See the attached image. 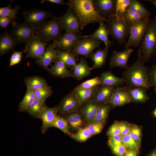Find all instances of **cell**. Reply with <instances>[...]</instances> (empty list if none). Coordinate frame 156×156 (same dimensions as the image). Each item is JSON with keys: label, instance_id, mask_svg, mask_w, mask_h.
<instances>
[{"label": "cell", "instance_id": "cell-1", "mask_svg": "<svg viewBox=\"0 0 156 156\" xmlns=\"http://www.w3.org/2000/svg\"><path fill=\"white\" fill-rule=\"evenodd\" d=\"M149 68L145 65L139 51L136 61L122 73V78L127 87H153L149 74Z\"/></svg>", "mask_w": 156, "mask_h": 156}, {"label": "cell", "instance_id": "cell-2", "mask_svg": "<svg viewBox=\"0 0 156 156\" xmlns=\"http://www.w3.org/2000/svg\"><path fill=\"white\" fill-rule=\"evenodd\" d=\"M68 4L77 18L81 30L91 23L105 22L106 19L96 10L93 0H69Z\"/></svg>", "mask_w": 156, "mask_h": 156}, {"label": "cell", "instance_id": "cell-3", "mask_svg": "<svg viewBox=\"0 0 156 156\" xmlns=\"http://www.w3.org/2000/svg\"><path fill=\"white\" fill-rule=\"evenodd\" d=\"M106 25L112 38L121 45L125 43L129 37L131 24L124 17H120L114 14L105 20Z\"/></svg>", "mask_w": 156, "mask_h": 156}, {"label": "cell", "instance_id": "cell-4", "mask_svg": "<svg viewBox=\"0 0 156 156\" xmlns=\"http://www.w3.org/2000/svg\"><path fill=\"white\" fill-rule=\"evenodd\" d=\"M60 17L53 16L35 27L34 34L43 41L48 43L55 41L62 35Z\"/></svg>", "mask_w": 156, "mask_h": 156}, {"label": "cell", "instance_id": "cell-5", "mask_svg": "<svg viewBox=\"0 0 156 156\" xmlns=\"http://www.w3.org/2000/svg\"><path fill=\"white\" fill-rule=\"evenodd\" d=\"M138 50L145 63L147 62L156 50V12L151 20L140 44Z\"/></svg>", "mask_w": 156, "mask_h": 156}, {"label": "cell", "instance_id": "cell-6", "mask_svg": "<svg viewBox=\"0 0 156 156\" xmlns=\"http://www.w3.org/2000/svg\"><path fill=\"white\" fill-rule=\"evenodd\" d=\"M150 21L145 18L131 25L128 39L124 45L125 49L139 45Z\"/></svg>", "mask_w": 156, "mask_h": 156}, {"label": "cell", "instance_id": "cell-7", "mask_svg": "<svg viewBox=\"0 0 156 156\" xmlns=\"http://www.w3.org/2000/svg\"><path fill=\"white\" fill-rule=\"evenodd\" d=\"M24 23L36 27L52 17V12L36 9L24 10L23 11Z\"/></svg>", "mask_w": 156, "mask_h": 156}, {"label": "cell", "instance_id": "cell-8", "mask_svg": "<svg viewBox=\"0 0 156 156\" xmlns=\"http://www.w3.org/2000/svg\"><path fill=\"white\" fill-rule=\"evenodd\" d=\"M35 27L17 22L12 25L10 34L16 44L21 43L26 44L34 34Z\"/></svg>", "mask_w": 156, "mask_h": 156}, {"label": "cell", "instance_id": "cell-9", "mask_svg": "<svg viewBox=\"0 0 156 156\" xmlns=\"http://www.w3.org/2000/svg\"><path fill=\"white\" fill-rule=\"evenodd\" d=\"M48 44V43L43 41L33 34L26 44L24 50L26 54L25 58L39 59L44 53Z\"/></svg>", "mask_w": 156, "mask_h": 156}, {"label": "cell", "instance_id": "cell-10", "mask_svg": "<svg viewBox=\"0 0 156 156\" xmlns=\"http://www.w3.org/2000/svg\"><path fill=\"white\" fill-rule=\"evenodd\" d=\"M101 41L91 38L87 37L80 39L72 50L76 55H81L86 57L90 56L92 51L100 47Z\"/></svg>", "mask_w": 156, "mask_h": 156}, {"label": "cell", "instance_id": "cell-11", "mask_svg": "<svg viewBox=\"0 0 156 156\" xmlns=\"http://www.w3.org/2000/svg\"><path fill=\"white\" fill-rule=\"evenodd\" d=\"M62 28L66 32L80 34L79 21L71 8L68 6L65 13L60 17Z\"/></svg>", "mask_w": 156, "mask_h": 156}, {"label": "cell", "instance_id": "cell-12", "mask_svg": "<svg viewBox=\"0 0 156 156\" xmlns=\"http://www.w3.org/2000/svg\"><path fill=\"white\" fill-rule=\"evenodd\" d=\"M82 38L80 34L66 32L52 44L56 48L64 50H70Z\"/></svg>", "mask_w": 156, "mask_h": 156}, {"label": "cell", "instance_id": "cell-13", "mask_svg": "<svg viewBox=\"0 0 156 156\" xmlns=\"http://www.w3.org/2000/svg\"><path fill=\"white\" fill-rule=\"evenodd\" d=\"M60 115L67 121L70 131L72 133V132L75 133L80 128L86 127L88 125L81 109L66 113Z\"/></svg>", "mask_w": 156, "mask_h": 156}, {"label": "cell", "instance_id": "cell-14", "mask_svg": "<svg viewBox=\"0 0 156 156\" xmlns=\"http://www.w3.org/2000/svg\"><path fill=\"white\" fill-rule=\"evenodd\" d=\"M81 105L73 91L64 96L58 106V115H61L69 112L81 109Z\"/></svg>", "mask_w": 156, "mask_h": 156}, {"label": "cell", "instance_id": "cell-15", "mask_svg": "<svg viewBox=\"0 0 156 156\" xmlns=\"http://www.w3.org/2000/svg\"><path fill=\"white\" fill-rule=\"evenodd\" d=\"M133 51L131 48L125 49L122 51H114L110 59V68L118 67L125 69L127 68L129 66L128 60Z\"/></svg>", "mask_w": 156, "mask_h": 156}, {"label": "cell", "instance_id": "cell-16", "mask_svg": "<svg viewBox=\"0 0 156 156\" xmlns=\"http://www.w3.org/2000/svg\"><path fill=\"white\" fill-rule=\"evenodd\" d=\"M117 0H94L96 10L102 17L106 19L115 14Z\"/></svg>", "mask_w": 156, "mask_h": 156}, {"label": "cell", "instance_id": "cell-17", "mask_svg": "<svg viewBox=\"0 0 156 156\" xmlns=\"http://www.w3.org/2000/svg\"><path fill=\"white\" fill-rule=\"evenodd\" d=\"M58 106L50 108L46 105L44 107L39 118L42 121L41 131L43 134L53 127L57 116L58 115Z\"/></svg>", "mask_w": 156, "mask_h": 156}, {"label": "cell", "instance_id": "cell-18", "mask_svg": "<svg viewBox=\"0 0 156 156\" xmlns=\"http://www.w3.org/2000/svg\"><path fill=\"white\" fill-rule=\"evenodd\" d=\"M116 87L100 85L92 99L98 102L102 106L110 103Z\"/></svg>", "mask_w": 156, "mask_h": 156}, {"label": "cell", "instance_id": "cell-19", "mask_svg": "<svg viewBox=\"0 0 156 156\" xmlns=\"http://www.w3.org/2000/svg\"><path fill=\"white\" fill-rule=\"evenodd\" d=\"M58 50L52 44L49 45L41 58L35 60L36 63L40 67L48 70V66L57 60Z\"/></svg>", "mask_w": 156, "mask_h": 156}, {"label": "cell", "instance_id": "cell-20", "mask_svg": "<svg viewBox=\"0 0 156 156\" xmlns=\"http://www.w3.org/2000/svg\"><path fill=\"white\" fill-rule=\"evenodd\" d=\"M131 102L126 86L116 87L110 102L112 107L122 106Z\"/></svg>", "mask_w": 156, "mask_h": 156}, {"label": "cell", "instance_id": "cell-21", "mask_svg": "<svg viewBox=\"0 0 156 156\" xmlns=\"http://www.w3.org/2000/svg\"><path fill=\"white\" fill-rule=\"evenodd\" d=\"M99 26L92 34L82 36V38L90 37L93 39L103 41L105 47H110L112 42L110 41L109 37L110 35L109 31L105 22L99 24Z\"/></svg>", "mask_w": 156, "mask_h": 156}, {"label": "cell", "instance_id": "cell-22", "mask_svg": "<svg viewBox=\"0 0 156 156\" xmlns=\"http://www.w3.org/2000/svg\"><path fill=\"white\" fill-rule=\"evenodd\" d=\"M72 70L71 77L80 80L89 76L93 69L89 66L86 60L81 58Z\"/></svg>", "mask_w": 156, "mask_h": 156}, {"label": "cell", "instance_id": "cell-23", "mask_svg": "<svg viewBox=\"0 0 156 156\" xmlns=\"http://www.w3.org/2000/svg\"><path fill=\"white\" fill-rule=\"evenodd\" d=\"M101 105L92 99L82 105L81 110L85 116L87 124H90Z\"/></svg>", "mask_w": 156, "mask_h": 156}, {"label": "cell", "instance_id": "cell-24", "mask_svg": "<svg viewBox=\"0 0 156 156\" xmlns=\"http://www.w3.org/2000/svg\"><path fill=\"white\" fill-rule=\"evenodd\" d=\"M126 88L131 102L143 103L149 99L147 93V89L145 87L129 88L126 86Z\"/></svg>", "mask_w": 156, "mask_h": 156}, {"label": "cell", "instance_id": "cell-25", "mask_svg": "<svg viewBox=\"0 0 156 156\" xmlns=\"http://www.w3.org/2000/svg\"><path fill=\"white\" fill-rule=\"evenodd\" d=\"M10 33L7 30L0 36V55L2 56L14 49L17 45Z\"/></svg>", "mask_w": 156, "mask_h": 156}, {"label": "cell", "instance_id": "cell-26", "mask_svg": "<svg viewBox=\"0 0 156 156\" xmlns=\"http://www.w3.org/2000/svg\"><path fill=\"white\" fill-rule=\"evenodd\" d=\"M47 71L52 76L56 77H68L71 76L72 71L67 68L62 62L57 60Z\"/></svg>", "mask_w": 156, "mask_h": 156}, {"label": "cell", "instance_id": "cell-27", "mask_svg": "<svg viewBox=\"0 0 156 156\" xmlns=\"http://www.w3.org/2000/svg\"><path fill=\"white\" fill-rule=\"evenodd\" d=\"M99 77L101 85L116 87L125 83L122 78L116 76L111 71L104 72L101 74Z\"/></svg>", "mask_w": 156, "mask_h": 156}, {"label": "cell", "instance_id": "cell-28", "mask_svg": "<svg viewBox=\"0 0 156 156\" xmlns=\"http://www.w3.org/2000/svg\"><path fill=\"white\" fill-rule=\"evenodd\" d=\"M108 47H105L102 49H98L95 52L92 53L90 57L94 62L92 69L100 68L105 64L108 53Z\"/></svg>", "mask_w": 156, "mask_h": 156}, {"label": "cell", "instance_id": "cell-29", "mask_svg": "<svg viewBox=\"0 0 156 156\" xmlns=\"http://www.w3.org/2000/svg\"><path fill=\"white\" fill-rule=\"evenodd\" d=\"M76 55L70 50H58L57 60L62 62L66 67L72 69L77 63Z\"/></svg>", "mask_w": 156, "mask_h": 156}, {"label": "cell", "instance_id": "cell-30", "mask_svg": "<svg viewBox=\"0 0 156 156\" xmlns=\"http://www.w3.org/2000/svg\"><path fill=\"white\" fill-rule=\"evenodd\" d=\"M24 81L27 88L34 90L49 86L44 78L38 76L27 77L24 79Z\"/></svg>", "mask_w": 156, "mask_h": 156}, {"label": "cell", "instance_id": "cell-31", "mask_svg": "<svg viewBox=\"0 0 156 156\" xmlns=\"http://www.w3.org/2000/svg\"><path fill=\"white\" fill-rule=\"evenodd\" d=\"M45 102V101L36 98L25 111L32 117L35 118H39L46 105Z\"/></svg>", "mask_w": 156, "mask_h": 156}, {"label": "cell", "instance_id": "cell-32", "mask_svg": "<svg viewBox=\"0 0 156 156\" xmlns=\"http://www.w3.org/2000/svg\"><path fill=\"white\" fill-rule=\"evenodd\" d=\"M99 86L90 88L78 89L73 91L82 105L92 99Z\"/></svg>", "mask_w": 156, "mask_h": 156}, {"label": "cell", "instance_id": "cell-33", "mask_svg": "<svg viewBox=\"0 0 156 156\" xmlns=\"http://www.w3.org/2000/svg\"><path fill=\"white\" fill-rule=\"evenodd\" d=\"M35 91L31 88H27L25 94L18 105L19 112L25 111L27 108L33 102L36 98Z\"/></svg>", "mask_w": 156, "mask_h": 156}, {"label": "cell", "instance_id": "cell-34", "mask_svg": "<svg viewBox=\"0 0 156 156\" xmlns=\"http://www.w3.org/2000/svg\"><path fill=\"white\" fill-rule=\"evenodd\" d=\"M112 107V106L110 103L101 106L90 124L97 121L105 122Z\"/></svg>", "mask_w": 156, "mask_h": 156}, {"label": "cell", "instance_id": "cell-35", "mask_svg": "<svg viewBox=\"0 0 156 156\" xmlns=\"http://www.w3.org/2000/svg\"><path fill=\"white\" fill-rule=\"evenodd\" d=\"M128 8L131 11L146 18H149L151 13L146 8L137 0H131Z\"/></svg>", "mask_w": 156, "mask_h": 156}, {"label": "cell", "instance_id": "cell-36", "mask_svg": "<svg viewBox=\"0 0 156 156\" xmlns=\"http://www.w3.org/2000/svg\"><path fill=\"white\" fill-rule=\"evenodd\" d=\"M53 127L59 129L65 134L70 136L72 134L70 131L67 121L65 118L60 115H57V116Z\"/></svg>", "mask_w": 156, "mask_h": 156}, {"label": "cell", "instance_id": "cell-37", "mask_svg": "<svg viewBox=\"0 0 156 156\" xmlns=\"http://www.w3.org/2000/svg\"><path fill=\"white\" fill-rule=\"evenodd\" d=\"M92 136L87 126L80 128L75 133H72L70 137L78 142H83Z\"/></svg>", "mask_w": 156, "mask_h": 156}, {"label": "cell", "instance_id": "cell-38", "mask_svg": "<svg viewBox=\"0 0 156 156\" xmlns=\"http://www.w3.org/2000/svg\"><path fill=\"white\" fill-rule=\"evenodd\" d=\"M12 1L9 5L7 7L0 8V17H7L16 20V15L21 7L18 5H16L13 8H11Z\"/></svg>", "mask_w": 156, "mask_h": 156}, {"label": "cell", "instance_id": "cell-39", "mask_svg": "<svg viewBox=\"0 0 156 156\" xmlns=\"http://www.w3.org/2000/svg\"><path fill=\"white\" fill-rule=\"evenodd\" d=\"M130 2L131 0H117L115 14L120 17H124Z\"/></svg>", "mask_w": 156, "mask_h": 156}, {"label": "cell", "instance_id": "cell-40", "mask_svg": "<svg viewBox=\"0 0 156 156\" xmlns=\"http://www.w3.org/2000/svg\"><path fill=\"white\" fill-rule=\"evenodd\" d=\"M99 77H96L92 79L86 80L76 86L73 90L80 89L93 88L101 85Z\"/></svg>", "mask_w": 156, "mask_h": 156}, {"label": "cell", "instance_id": "cell-41", "mask_svg": "<svg viewBox=\"0 0 156 156\" xmlns=\"http://www.w3.org/2000/svg\"><path fill=\"white\" fill-rule=\"evenodd\" d=\"M36 98L42 101H45L52 94L53 90L49 86L35 91Z\"/></svg>", "mask_w": 156, "mask_h": 156}, {"label": "cell", "instance_id": "cell-42", "mask_svg": "<svg viewBox=\"0 0 156 156\" xmlns=\"http://www.w3.org/2000/svg\"><path fill=\"white\" fill-rule=\"evenodd\" d=\"M129 134L140 147L141 143V131L139 127L135 125H130Z\"/></svg>", "mask_w": 156, "mask_h": 156}, {"label": "cell", "instance_id": "cell-43", "mask_svg": "<svg viewBox=\"0 0 156 156\" xmlns=\"http://www.w3.org/2000/svg\"><path fill=\"white\" fill-rule=\"evenodd\" d=\"M125 20L131 25L146 18L131 10L128 8L124 16Z\"/></svg>", "mask_w": 156, "mask_h": 156}, {"label": "cell", "instance_id": "cell-44", "mask_svg": "<svg viewBox=\"0 0 156 156\" xmlns=\"http://www.w3.org/2000/svg\"><path fill=\"white\" fill-rule=\"evenodd\" d=\"M105 122L104 121H97L88 125L87 126L92 136L101 132L104 128Z\"/></svg>", "mask_w": 156, "mask_h": 156}, {"label": "cell", "instance_id": "cell-45", "mask_svg": "<svg viewBox=\"0 0 156 156\" xmlns=\"http://www.w3.org/2000/svg\"><path fill=\"white\" fill-rule=\"evenodd\" d=\"M122 142L129 149L139 151V147L129 134L121 136Z\"/></svg>", "mask_w": 156, "mask_h": 156}, {"label": "cell", "instance_id": "cell-46", "mask_svg": "<svg viewBox=\"0 0 156 156\" xmlns=\"http://www.w3.org/2000/svg\"><path fill=\"white\" fill-rule=\"evenodd\" d=\"M112 152L116 156H124L127 150L124 145H109Z\"/></svg>", "mask_w": 156, "mask_h": 156}, {"label": "cell", "instance_id": "cell-47", "mask_svg": "<svg viewBox=\"0 0 156 156\" xmlns=\"http://www.w3.org/2000/svg\"><path fill=\"white\" fill-rule=\"evenodd\" d=\"M24 52V50L21 51H16L13 49V53L10 58L9 67L19 63L21 60L22 53Z\"/></svg>", "mask_w": 156, "mask_h": 156}, {"label": "cell", "instance_id": "cell-48", "mask_svg": "<svg viewBox=\"0 0 156 156\" xmlns=\"http://www.w3.org/2000/svg\"><path fill=\"white\" fill-rule=\"evenodd\" d=\"M107 135H120L119 122H114L109 128L107 133Z\"/></svg>", "mask_w": 156, "mask_h": 156}, {"label": "cell", "instance_id": "cell-49", "mask_svg": "<svg viewBox=\"0 0 156 156\" xmlns=\"http://www.w3.org/2000/svg\"><path fill=\"white\" fill-rule=\"evenodd\" d=\"M149 74L153 87L156 92V64H153L149 68Z\"/></svg>", "mask_w": 156, "mask_h": 156}, {"label": "cell", "instance_id": "cell-50", "mask_svg": "<svg viewBox=\"0 0 156 156\" xmlns=\"http://www.w3.org/2000/svg\"><path fill=\"white\" fill-rule=\"evenodd\" d=\"M120 135L122 136L129 133L130 124L125 122H119Z\"/></svg>", "mask_w": 156, "mask_h": 156}, {"label": "cell", "instance_id": "cell-51", "mask_svg": "<svg viewBox=\"0 0 156 156\" xmlns=\"http://www.w3.org/2000/svg\"><path fill=\"white\" fill-rule=\"evenodd\" d=\"M108 145H124L122 141L121 136L119 135L108 136Z\"/></svg>", "mask_w": 156, "mask_h": 156}, {"label": "cell", "instance_id": "cell-52", "mask_svg": "<svg viewBox=\"0 0 156 156\" xmlns=\"http://www.w3.org/2000/svg\"><path fill=\"white\" fill-rule=\"evenodd\" d=\"M16 22V20L9 18L0 17V26L1 28H6L9 24L12 25Z\"/></svg>", "mask_w": 156, "mask_h": 156}, {"label": "cell", "instance_id": "cell-53", "mask_svg": "<svg viewBox=\"0 0 156 156\" xmlns=\"http://www.w3.org/2000/svg\"><path fill=\"white\" fill-rule=\"evenodd\" d=\"M138 151L135 149H127L124 156H138Z\"/></svg>", "mask_w": 156, "mask_h": 156}, {"label": "cell", "instance_id": "cell-54", "mask_svg": "<svg viewBox=\"0 0 156 156\" xmlns=\"http://www.w3.org/2000/svg\"><path fill=\"white\" fill-rule=\"evenodd\" d=\"M45 2H49L59 5H68V3L64 2L63 0H42L41 2L43 3Z\"/></svg>", "mask_w": 156, "mask_h": 156}, {"label": "cell", "instance_id": "cell-55", "mask_svg": "<svg viewBox=\"0 0 156 156\" xmlns=\"http://www.w3.org/2000/svg\"><path fill=\"white\" fill-rule=\"evenodd\" d=\"M149 156H156V150L153 151Z\"/></svg>", "mask_w": 156, "mask_h": 156}, {"label": "cell", "instance_id": "cell-56", "mask_svg": "<svg viewBox=\"0 0 156 156\" xmlns=\"http://www.w3.org/2000/svg\"><path fill=\"white\" fill-rule=\"evenodd\" d=\"M154 5L156 10V0H153L150 1Z\"/></svg>", "mask_w": 156, "mask_h": 156}, {"label": "cell", "instance_id": "cell-57", "mask_svg": "<svg viewBox=\"0 0 156 156\" xmlns=\"http://www.w3.org/2000/svg\"><path fill=\"white\" fill-rule=\"evenodd\" d=\"M154 114L155 116L156 117V108L155 110V111L154 112Z\"/></svg>", "mask_w": 156, "mask_h": 156}]
</instances>
